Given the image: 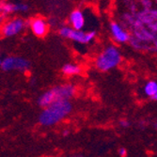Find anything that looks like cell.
Masks as SVG:
<instances>
[{
    "label": "cell",
    "instance_id": "44dd1931",
    "mask_svg": "<svg viewBox=\"0 0 157 157\" xmlns=\"http://www.w3.org/2000/svg\"><path fill=\"white\" fill-rule=\"evenodd\" d=\"M156 1H157V0H156Z\"/></svg>",
    "mask_w": 157,
    "mask_h": 157
},
{
    "label": "cell",
    "instance_id": "7c38bea8",
    "mask_svg": "<svg viewBox=\"0 0 157 157\" xmlns=\"http://www.w3.org/2000/svg\"><path fill=\"white\" fill-rule=\"evenodd\" d=\"M61 72L66 76H73V75H77L81 74L82 68L75 63H66L62 67Z\"/></svg>",
    "mask_w": 157,
    "mask_h": 157
},
{
    "label": "cell",
    "instance_id": "9c48e42d",
    "mask_svg": "<svg viewBox=\"0 0 157 157\" xmlns=\"http://www.w3.org/2000/svg\"><path fill=\"white\" fill-rule=\"evenodd\" d=\"M28 25L30 26L32 33L40 38L44 37L48 32V23L40 17H35L28 21Z\"/></svg>",
    "mask_w": 157,
    "mask_h": 157
},
{
    "label": "cell",
    "instance_id": "5bb4252c",
    "mask_svg": "<svg viewBox=\"0 0 157 157\" xmlns=\"http://www.w3.org/2000/svg\"><path fill=\"white\" fill-rule=\"evenodd\" d=\"M119 123L121 128H128L130 126V121L128 120H121Z\"/></svg>",
    "mask_w": 157,
    "mask_h": 157
},
{
    "label": "cell",
    "instance_id": "9a60e30c",
    "mask_svg": "<svg viewBox=\"0 0 157 157\" xmlns=\"http://www.w3.org/2000/svg\"><path fill=\"white\" fill-rule=\"evenodd\" d=\"M118 154H119L120 156H121V157H125V156H127L128 152H127V150H126L125 148L121 147V148H120V149L118 150Z\"/></svg>",
    "mask_w": 157,
    "mask_h": 157
},
{
    "label": "cell",
    "instance_id": "3957f363",
    "mask_svg": "<svg viewBox=\"0 0 157 157\" xmlns=\"http://www.w3.org/2000/svg\"><path fill=\"white\" fill-rule=\"evenodd\" d=\"M122 61L120 49L115 45L106 46L95 59V67L100 72H109L117 68Z\"/></svg>",
    "mask_w": 157,
    "mask_h": 157
},
{
    "label": "cell",
    "instance_id": "2e32d148",
    "mask_svg": "<svg viewBox=\"0 0 157 157\" xmlns=\"http://www.w3.org/2000/svg\"><path fill=\"white\" fill-rule=\"evenodd\" d=\"M69 135H70V131H69L68 129L64 130V131H63V133H62V136H63L64 137H65V136H68Z\"/></svg>",
    "mask_w": 157,
    "mask_h": 157
},
{
    "label": "cell",
    "instance_id": "ba28073f",
    "mask_svg": "<svg viewBox=\"0 0 157 157\" xmlns=\"http://www.w3.org/2000/svg\"><path fill=\"white\" fill-rule=\"evenodd\" d=\"M109 28H110V32H111L113 39L117 42H119V44H125V42L130 41L132 38L130 33L127 30H125L119 23L117 22L110 23Z\"/></svg>",
    "mask_w": 157,
    "mask_h": 157
},
{
    "label": "cell",
    "instance_id": "e0dca14e",
    "mask_svg": "<svg viewBox=\"0 0 157 157\" xmlns=\"http://www.w3.org/2000/svg\"><path fill=\"white\" fill-rule=\"evenodd\" d=\"M154 49H155V50L157 51V39H156V40H154Z\"/></svg>",
    "mask_w": 157,
    "mask_h": 157
},
{
    "label": "cell",
    "instance_id": "277c9868",
    "mask_svg": "<svg viewBox=\"0 0 157 157\" xmlns=\"http://www.w3.org/2000/svg\"><path fill=\"white\" fill-rule=\"evenodd\" d=\"M59 34L64 39H69L80 44H89L91 41H93L94 39L96 38L95 30L86 32L83 29L82 30L75 29V28L71 25L61 26L59 30Z\"/></svg>",
    "mask_w": 157,
    "mask_h": 157
},
{
    "label": "cell",
    "instance_id": "5b68a950",
    "mask_svg": "<svg viewBox=\"0 0 157 157\" xmlns=\"http://www.w3.org/2000/svg\"><path fill=\"white\" fill-rule=\"evenodd\" d=\"M0 67L3 72H12V71H17V72L25 73L27 72L30 68V61L23 58V56H5L1 59Z\"/></svg>",
    "mask_w": 157,
    "mask_h": 157
},
{
    "label": "cell",
    "instance_id": "ac0fdd59",
    "mask_svg": "<svg viewBox=\"0 0 157 157\" xmlns=\"http://www.w3.org/2000/svg\"><path fill=\"white\" fill-rule=\"evenodd\" d=\"M151 99H152V100H154V101H157V92H156V93L154 94V96H153V97H152Z\"/></svg>",
    "mask_w": 157,
    "mask_h": 157
},
{
    "label": "cell",
    "instance_id": "7a4b0ae2",
    "mask_svg": "<svg viewBox=\"0 0 157 157\" xmlns=\"http://www.w3.org/2000/svg\"><path fill=\"white\" fill-rule=\"evenodd\" d=\"M76 93V88L73 84H62L46 90L39 98L37 104L44 108L59 100H71Z\"/></svg>",
    "mask_w": 157,
    "mask_h": 157
},
{
    "label": "cell",
    "instance_id": "6da1fadb",
    "mask_svg": "<svg viewBox=\"0 0 157 157\" xmlns=\"http://www.w3.org/2000/svg\"><path fill=\"white\" fill-rule=\"evenodd\" d=\"M72 111L73 105L70 100H59L42 109L39 116V122L45 127L54 126L67 118Z\"/></svg>",
    "mask_w": 157,
    "mask_h": 157
},
{
    "label": "cell",
    "instance_id": "52a82bcc",
    "mask_svg": "<svg viewBox=\"0 0 157 157\" xmlns=\"http://www.w3.org/2000/svg\"><path fill=\"white\" fill-rule=\"evenodd\" d=\"M29 10V6L25 3H9L2 1L0 5V11H1V22L4 18L13 13H25Z\"/></svg>",
    "mask_w": 157,
    "mask_h": 157
},
{
    "label": "cell",
    "instance_id": "ffe728a7",
    "mask_svg": "<svg viewBox=\"0 0 157 157\" xmlns=\"http://www.w3.org/2000/svg\"><path fill=\"white\" fill-rule=\"evenodd\" d=\"M1 1H6V0H1Z\"/></svg>",
    "mask_w": 157,
    "mask_h": 157
},
{
    "label": "cell",
    "instance_id": "d6986e66",
    "mask_svg": "<svg viewBox=\"0 0 157 157\" xmlns=\"http://www.w3.org/2000/svg\"><path fill=\"white\" fill-rule=\"evenodd\" d=\"M155 128H156V129H157V123L155 124Z\"/></svg>",
    "mask_w": 157,
    "mask_h": 157
},
{
    "label": "cell",
    "instance_id": "30bf717a",
    "mask_svg": "<svg viewBox=\"0 0 157 157\" xmlns=\"http://www.w3.org/2000/svg\"><path fill=\"white\" fill-rule=\"evenodd\" d=\"M69 24L70 25L74 27L75 29L77 30H82L85 27L86 20H85V15L80 10H75L74 11L71 12L69 16Z\"/></svg>",
    "mask_w": 157,
    "mask_h": 157
},
{
    "label": "cell",
    "instance_id": "8fae6325",
    "mask_svg": "<svg viewBox=\"0 0 157 157\" xmlns=\"http://www.w3.org/2000/svg\"><path fill=\"white\" fill-rule=\"evenodd\" d=\"M134 37L143 42L153 41L157 39V36L154 32H152L151 29H146L144 26L134 28Z\"/></svg>",
    "mask_w": 157,
    "mask_h": 157
},
{
    "label": "cell",
    "instance_id": "4fadbf2b",
    "mask_svg": "<svg viewBox=\"0 0 157 157\" xmlns=\"http://www.w3.org/2000/svg\"><path fill=\"white\" fill-rule=\"evenodd\" d=\"M143 91H144V94L147 97L152 98L154 96V94L157 92V82L154 81V80L148 81L144 86Z\"/></svg>",
    "mask_w": 157,
    "mask_h": 157
},
{
    "label": "cell",
    "instance_id": "8992f818",
    "mask_svg": "<svg viewBox=\"0 0 157 157\" xmlns=\"http://www.w3.org/2000/svg\"><path fill=\"white\" fill-rule=\"evenodd\" d=\"M28 25V22L25 21L22 18H12L6 21L2 25V35L5 38H11L20 34L25 26Z\"/></svg>",
    "mask_w": 157,
    "mask_h": 157
}]
</instances>
